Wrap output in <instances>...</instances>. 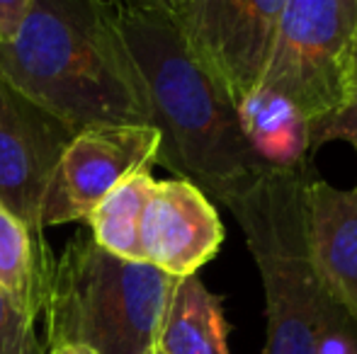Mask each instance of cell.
<instances>
[{
  "instance_id": "4",
  "label": "cell",
  "mask_w": 357,
  "mask_h": 354,
  "mask_svg": "<svg viewBox=\"0 0 357 354\" xmlns=\"http://www.w3.org/2000/svg\"><path fill=\"white\" fill-rule=\"evenodd\" d=\"M178 277L102 250L78 231L49 265L39 318L44 345L75 342L98 354H151Z\"/></svg>"
},
{
  "instance_id": "2",
  "label": "cell",
  "mask_w": 357,
  "mask_h": 354,
  "mask_svg": "<svg viewBox=\"0 0 357 354\" xmlns=\"http://www.w3.org/2000/svg\"><path fill=\"white\" fill-rule=\"evenodd\" d=\"M119 27L160 138L155 163L229 207L273 168L253 151L236 104L192 58L170 13L119 10Z\"/></svg>"
},
{
  "instance_id": "16",
  "label": "cell",
  "mask_w": 357,
  "mask_h": 354,
  "mask_svg": "<svg viewBox=\"0 0 357 354\" xmlns=\"http://www.w3.org/2000/svg\"><path fill=\"white\" fill-rule=\"evenodd\" d=\"M328 141H345L357 153V76L345 102L333 114L311 124V156Z\"/></svg>"
},
{
  "instance_id": "13",
  "label": "cell",
  "mask_w": 357,
  "mask_h": 354,
  "mask_svg": "<svg viewBox=\"0 0 357 354\" xmlns=\"http://www.w3.org/2000/svg\"><path fill=\"white\" fill-rule=\"evenodd\" d=\"M155 187L151 168L139 170L117 184L85 218L93 241L102 250L122 260L144 262L142 252V216L146 202Z\"/></svg>"
},
{
  "instance_id": "20",
  "label": "cell",
  "mask_w": 357,
  "mask_h": 354,
  "mask_svg": "<svg viewBox=\"0 0 357 354\" xmlns=\"http://www.w3.org/2000/svg\"><path fill=\"white\" fill-rule=\"evenodd\" d=\"M355 76H357V56H355Z\"/></svg>"
},
{
  "instance_id": "5",
  "label": "cell",
  "mask_w": 357,
  "mask_h": 354,
  "mask_svg": "<svg viewBox=\"0 0 357 354\" xmlns=\"http://www.w3.org/2000/svg\"><path fill=\"white\" fill-rule=\"evenodd\" d=\"M357 0H287L258 88L311 124L333 114L355 83Z\"/></svg>"
},
{
  "instance_id": "10",
  "label": "cell",
  "mask_w": 357,
  "mask_h": 354,
  "mask_svg": "<svg viewBox=\"0 0 357 354\" xmlns=\"http://www.w3.org/2000/svg\"><path fill=\"white\" fill-rule=\"evenodd\" d=\"M306 238L324 291L357 323V187L338 189L314 172L306 184Z\"/></svg>"
},
{
  "instance_id": "14",
  "label": "cell",
  "mask_w": 357,
  "mask_h": 354,
  "mask_svg": "<svg viewBox=\"0 0 357 354\" xmlns=\"http://www.w3.org/2000/svg\"><path fill=\"white\" fill-rule=\"evenodd\" d=\"M52 252L15 214L0 204V289L39 321Z\"/></svg>"
},
{
  "instance_id": "6",
  "label": "cell",
  "mask_w": 357,
  "mask_h": 354,
  "mask_svg": "<svg viewBox=\"0 0 357 354\" xmlns=\"http://www.w3.org/2000/svg\"><path fill=\"white\" fill-rule=\"evenodd\" d=\"M287 0H183L170 13L192 58L236 104L258 90Z\"/></svg>"
},
{
  "instance_id": "11",
  "label": "cell",
  "mask_w": 357,
  "mask_h": 354,
  "mask_svg": "<svg viewBox=\"0 0 357 354\" xmlns=\"http://www.w3.org/2000/svg\"><path fill=\"white\" fill-rule=\"evenodd\" d=\"M155 350L160 354H231L221 296L209 291L197 274L175 284Z\"/></svg>"
},
{
  "instance_id": "3",
  "label": "cell",
  "mask_w": 357,
  "mask_h": 354,
  "mask_svg": "<svg viewBox=\"0 0 357 354\" xmlns=\"http://www.w3.org/2000/svg\"><path fill=\"white\" fill-rule=\"evenodd\" d=\"M311 158L273 166L231 202L255 267L263 279L268 340L263 354H321L328 330L348 313L324 291L311 265L306 238V184Z\"/></svg>"
},
{
  "instance_id": "8",
  "label": "cell",
  "mask_w": 357,
  "mask_h": 354,
  "mask_svg": "<svg viewBox=\"0 0 357 354\" xmlns=\"http://www.w3.org/2000/svg\"><path fill=\"white\" fill-rule=\"evenodd\" d=\"M73 131L0 73V204L34 236L44 189Z\"/></svg>"
},
{
  "instance_id": "9",
  "label": "cell",
  "mask_w": 357,
  "mask_h": 354,
  "mask_svg": "<svg viewBox=\"0 0 357 354\" xmlns=\"http://www.w3.org/2000/svg\"><path fill=\"white\" fill-rule=\"evenodd\" d=\"M224 223L212 199L188 179H155L142 216L144 262L170 277L197 274L219 252Z\"/></svg>"
},
{
  "instance_id": "12",
  "label": "cell",
  "mask_w": 357,
  "mask_h": 354,
  "mask_svg": "<svg viewBox=\"0 0 357 354\" xmlns=\"http://www.w3.org/2000/svg\"><path fill=\"white\" fill-rule=\"evenodd\" d=\"M238 117L253 151L270 166L311 158V127L287 99L258 88L238 104Z\"/></svg>"
},
{
  "instance_id": "19",
  "label": "cell",
  "mask_w": 357,
  "mask_h": 354,
  "mask_svg": "<svg viewBox=\"0 0 357 354\" xmlns=\"http://www.w3.org/2000/svg\"><path fill=\"white\" fill-rule=\"evenodd\" d=\"M47 354H98L95 350L85 345H75V342H63V345H54Z\"/></svg>"
},
{
  "instance_id": "17",
  "label": "cell",
  "mask_w": 357,
  "mask_h": 354,
  "mask_svg": "<svg viewBox=\"0 0 357 354\" xmlns=\"http://www.w3.org/2000/svg\"><path fill=\"white\" fill-rule=\"evenodd\" d=\"M32 0H0V44L13 42L22 27Z\"/></svg>"
},
{
  "instance_id": "21",
  "label": "cell",
  "mask_w": 357,
  "mask_h": 354,
  "mask_svg": "<svg viewBox=\"0 0 357 354\" xmlns=\"http://www.w3.org/2000/svg\"><path fill=\"white\" fill-rule=\"evenodd\" d=\"M151 354H160V352H158V350H153V352H151Z\"/></svg>"
},
{
  "instance_id": "1",
  "label": "cell",
  "mask_w": 357,
  "mask_h": 354,
  "mask_svg": "<svg viewBox=\"0 0 357 354\" xmlns=\"http://www.w3.org/2000/svg\"><path fill=\"white\" fill-rule=\"evenodd\" d=\"M0 73L73 134L95 124H149L142 71L109 0H32Z\"/></svg>"
},
{
  "instance_id": "15",
  "label": "cell",
  "mask_w": 357,
  "mask_h": 354,
  "mask_svg": "<svg viewBox=\"0 0 357 354\" xmlns=\"http://www.w3.org/2000/svg\"><path fill=\"white\" fill-rule=\"evenodd\" d=\"M37 318L0 289V354H47Z\"/></svg>"
},
{
  "instance_id": "18",
  "label": "cell",
  "mask_w": 357,
  "mask_h": 354,
  "mask_svg": "<svg viewBox=\"0 0 357 354\" xmlns=\"http://www.w3.org/2000/svg\"><path fill=\"white\" fill-rule=\"evenodd\" d=\"M117 10H160L173 13L183 0H109Z\"/></svg>"
},
{
  "instance_id": "7",
  "label": "cell",
  "mask_w": 357,
  "mask_h": 354,
  "mask_svg": "<svg viewBox=\"0 0 357 354\" xmlns=\"http://www.w3.org/2000/svg\"><path fill=\"white\" fill-rule=\"evenodd\" d=\"M158 141L149 124H95L73 134L39 204L42 231L85 221L122 179L153 166Z\"/></svg>"
}]
</instances>
